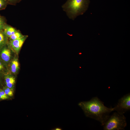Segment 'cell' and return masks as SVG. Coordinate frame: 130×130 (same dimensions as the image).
Wrapping results in <instances>:
<instances>
[{
    "label": "cell",
    "mask_w": 130,
    "mask_h": 130,
    "mask_svg": "<svg viewBox=\"0 0 130 130\" xmlns=\"http://www.w3.org/2000/svg\"><path fill=\"white\" fill-rule=\"evenodd\" d=\"M78 105L86 117L99 122L102 125L114 110V108H110L105 106L104 103L96 97L88 101L81 102Z\"/></svg>",
    "instance_id": "1"
},
{
    "label": "cell",
    "mask_w": 130,
    "mask_h": 130,
    "mask_svg": "<svg viewBox=\"0 0 130 130\" xmlns=\"http://www.w3.org/2000/svg\"><path fill=\"white\" fill-rule=\"evenodd\" d=\"M90 2L89 0H67L62 7L69 18L74 20L87 11Z\"/></svg>",
    "instance_id": "2"
},
{
    "label": "cell",
    "mask_w": 130,
    "mask_h": 130,
    "mask_svg": "<svg viewBox=\"0 0 130 130\" xmlns=\"http://www.w3.org/2000/svg\"><path fill=\"white\" fill-rule=\"evenodd\" d=\"M102 125L104 130H124L127 125L126 118L124 114L115 112L109 116Z\"/></svg>",
    "instance_id": "3"
},
{
    "label": "cell",
    "mask_w": 130,
    "mask_h": 130,
    "mask_svg": "<svg viewBox=\"0 0 130 130\" xmlns=\"http://www.w3.org/2000/svg\"><path fill=\"white\" fill-rule=\"evenodd\" d=\"M114 111L124 114L130 109V94L129 93L124 96L118 100L117 105L114 107Z\"/></svg>",
    "instance_id": "4"
},
{
    "label": "cell",
    "mask_w": 130,
    "mask_h": 130,
    "mask_svg": "<svg viewBox=\"0 0 130 130\" xmlns=\"http://www.w3.org/2000/svg\"><path fill=\"white\" fill-rule=\"evenodd\" d=\"M26 37H23L17 39L10 41V45L12 48L15 52H18L20 50Z\"/></svg>",
    "instance_id": "5"
},
{
    "label": "cell",
    "mask_w": 130,
    "mask_h": 130,
    "mask_svg": "<svg viewBox=\"0 0 130 130\" xmlns=\"http://www.w3.org/2000/svg\"><path fill=\"white\" fill-rule=\"evenodd\" d=\"M0 56L2 59L6 62L10 60L11 56V52L8 49L5 48L2 50Z\"/></svg>",
    "instance_id": "6"
},
{
    "label": "cell",
    "mask_w": 130,
    "mask_h": 130,
    "mask_svg": "<svg viewBox=\"0 0 130 130\" xmlns=\"http://www.w3.org/2000/svg\"><path fill=\"white\" fill-rule=\"evenodd\" d=\"M4 33L6 36L9 37L17 31L13 27L6 25L3 30Z\"/></svg>",
    "instance_id": "7"
},
{
    "label": "cell",
    "mask_w": 130,
    "mask_h": 130,
    "mask_svg": "<svg viewBox=\"0 0 130 130\" xmlns=\"http://www.w3.org/2000/svg\"><path fill=\"white\" fill-rule=\"evenodd\" d=\"M5 81L6 86L13 90L15 83L14 78L10 76H6L5 77Z\"/></svg>",
    "instance_id": "8"
},
{
    "label": "cell",
    "mask_w": 130,
    "mask_h": 130,
    "mask_svg": "<svg viewBox=\"0 0 130 130\" xmlns=\"http://www.w3.org/2000/svg\"><path fill=\"white\" fill-rule=\"evenodd\" d=\"M19 67V64L18 60L15 59L13 60L11 62L10 69L11 72L15 73L18 71Z\"/></svg>",
    "instance_id": "9"
},
{
    "label": "cell",
    "mask_w": 130,
    "mask_h": 130,
    "mask_svg": "<svg viewBox=\"0 0 130 130\" xmlns=\"http://www.w3.org/2000/svg\"><path fill=\"white\" fill-rule=\"evenodd\" d=\"M24 36L20 32L17 31L9 38L10 41H11L21 38Z\"/></svg>",
    "instance_id": "10"
},
{
    "label": "cell",
    "mask_w": 130,
    "mask_h": 130,
    "mask_svg": "<svg viewBox=\"0 0 130 130\" xmlns=\"http://www.w3.org/2000/svg\"><path fill=\"white\" fill-rule=\"evenodd\" d=\"M6 37L3 31H0V46L3 45L6 43Z\"/></svg>",
    "instance_id": "11"
},
{
    "label": "cell",
    "mask_w": 130,
    "mask_h": 130,
    "mask_svg": "<svg viewBox=\"0 0 130 130\" xmlns=\"http://www.w3.org/2000/svg\"><path fill=\"white\" fill-rule=\"evenodd\" d=\"M8 2L6 0H0V10L5 9L6 7Z\"/></svg>",
    "instance_id": "12"
},
{
    "label": "cell",
    "mask_w": 130,
    "mask_h": 130,
    "mask_svg": "<svg viewBox=\"0 0 130 130\" xmlns=\"http://www.w3.org/2000/svg\"><path fill=\"white\" fill-rule=\"evenodd\" d=\"M6 25L5 20L3 19L0 16V31H3L4 28Z\"/></svg>",
    "instance_id": "13"
},
{
    "label": "cell",
    "mask_w": 130,
    "mask_h": 130,
    "mask_svg": "<svg viewBox=\"0 0 130 130\" xmlns=\"http://www.w3.org/2000/svg\"><path fill=\"white\" fill-rule=\"evenodd\" d=\"M5 87L9 93V96H12L13 94V90L7 86Z\"/></svg>",
    "instance_id": "14"
},
{
    "label": "cell",
    "mask_w": 130,
    "mask_h": 130,
    "mask_svg": "<svg viewBox=\"0 0 130 130\" xmlns=\"http://www.w3.org/2000/svg\"><path fill=\"white\" fill-rule=\"evenodd\" d=\"M7 1L8 3H13L16 2H17L19 0H6Z\"/></svg>",
    "instance_id": "15"
},
{
    "label": "cell",
    "mask_w": 130,
    "mask_h": 130,
    "mask_svg": "<svg viewBox=\"0 0 130 130\" xmlns=\"http://www.w3.org/2000/svg\"><path fill=\"white\" fill-rule=\"evenodd\" d=\"M62 129L60 127H56L52 129V130H62Z\"/></svg>",
    "instance_id": "16"
},
{
    "label": "cell",
    "mask_w": 130,
    "mask_h": 130,
    "mask_svg": "<svg viewBox=\"0 0 130 130\" xmlns=\"http://www.w3.org/2000/svg\"><path fill=\"white\" fill-rule=\"evenodd\" d=\"M3 68V66L2 63L0 62V70H2Z\"/></svg>",
    "instance_id": "17"
},
{
    "label": "cell",
    "mask_w": 130,
    "mask_h": 130,
    "mask_svg": "<svg viewBox=\"0 0 130 130\" xmlns=\"http://www.w3.org/2000/svg\"><path fill=\"white\" fill-rule=\"evenodd\" d=\"M0 99H6V98L0 95Z\"/></svg>",
    "instance_id": "18"
}]
</instances>
